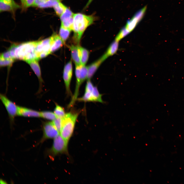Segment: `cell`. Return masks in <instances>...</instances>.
I'll use <instances>...</instances> for the list:
<instances>
[{"label": "cell", "mask_w": 184, "mask_h": 184, "mask_svg": "<svg viewBox=\"0 0 184 184\" xmlns=\"http://www.w3.org/2000/svg\"><path fill=\"white\" fill-rule=\"evenodd\" d=\"M95 19L92 15H87L80 13L74 14L72 31L75 43L78 45L84 31L93 23Z\"/></svg>", "instance_id": "cell-1"}, {"label": "cell", "mask_w": 184, "mask_h": 184, "mask_svg": "<svg viewBox=\"0 0 184 184\" xmlns=\"http://www.w3.org/2000/svg\"><path fill=\"white\" fill-rule=\"evenodd\" d=\"M36 42H29L16 45L14 52L15 59L26 62L39 59L36 51Z\"/></svg>", "instance_id": "cell-2"}, {"label": "cell", "mask_w": 184, "mask_h": 184, "mask_svg": "<svg viewBox=\"0 0 184 184\" xmlns=\"http://www.w3.org/2000/svg\"><path fill=\"white\" fill-rule=\"evenodd\" d=\"M78 115V113L69 112L62 118L60 134L68 142L73 134Z\"/></svg>", "instance_id": "cell-3"}, {"label": "cell", "mask_w": 184, "mask_h": 184, "mask_svg": "<svg viewBox=\"0 0 184 184\" xmlns=\"http://www.w3.org/2000/svg\"><path fill=\"white\" fill-rule=\"evenodd\" d=\"M75 74L76 79V87L74 95L68 106V108H70L74 105L77 99L80 86L86 79H87V66L83 65L81 64L75 65Z\"/></svg>", "instance_id": "cell-4"}, {"label": "cell", "mask_w": 184, "mask_h": 184, "mask_svg": "<svg viewBox=\"0 0 184 184\" xmlns=\"http://www.w3.org/2000/svg\"><path fill=\"white\" fill-rule=\"evenodd\" d=\"M68 142L60 134L54 139L52 145L48 152L49 155L53 157L60 154H68Z\"/></svg>", "instance_id": "cell-5"}, {"label": "cell", "mask_w": 184, "mask_h": 184, "mask_svg": "<svg viewBox=\"0 0 184 184\" xmlns=\"http://www.w3.org/2000/svg\"><path fill=\"white\" fill-rule=\"evenodd\" d=\"M43 136L40 141L42 143L49 139H54L60 133L52 122H47L43 125Z\"/></svg>", "instance_id": "cell-6"}, {"label": "cell", "mask_w": 184, "mask_h": 184, "mask_svg": "<svg viewBox=\"0 0 184 184\" xmlns=\"http://www.w3.org/2000/svg\"><path fill=\"white\" fill-rule=\"evenodd\" d=\"M51 37L36 42V51L40 59L51 53Z\"/></svg>", "instance_id": "cell-7"}, {"label": "cell", "mask_w": 184, "mask_h": 184, "mask_svg": "<svg viewBox=\"0 0 184 184\" xmlns=\"http://www.w3.org/2000/svg\"><path fill=\"white\" fill-rule=\"evenodd\" d=\"M0 99L5 107L10 119L13 121L15 117L17 115V106L6 96L1 94Z\"/></svg>", "instance_id": "cell-8"}, {"label": "cell", "mask_w": 184, "mask_h": 184, "mask_svg": "<svg viewBox=\"0 0 184 184\" xmlns=\"http://www.w3.org/2000/svg\"><path fill=\"white\" fill-rule=\"evenodd\" d=\"M107 58L103 55L98 60L87 66V80H90L101 63Z\"/></svg>", "instance_id": "cell-9"}, {"label": "cell", "mask_w": 184, "mask_h": 184, "mask_svg": "<svg viewBox=\"0 0 184 184\" xmlns=\"http://www.w3.org/2000/svg\"><path fill=\"white\" fill-rule=\"evenodd\" d=\"M17 115L27 117H41L40 112L19 106H17Z\"/></svg>", "instance_id": "cell-10"}, {"label": "cell", "mask_w": 184, "mask_h": 184, "mask_svg": "<svg viewBox=\"0 0 184 184\" xmlns=\"http://www.w3.org/2000/svg\"><path fill=\"white\" fill-rule=\"evenodd\" d=\"M19 7L13 0L10 2H7L4 0H0V11H13L16 10Z\"/></svg>", "instance_id": "cell-11"}, {"label": "cell", "mask_w": 184, "mask_h": 184, "mask_svg": "<svg viewBox=\"0 0 184 184\" xmlns=\"http://www.w3.org/2000/svg\"><path fill=\"white\" fill-rule=\"evenodd\" d=\"M30 65L38 77L39 82V87L38 92H41L42 87L43 80L41 76L40 67L37 60H32L27 62Z\"/></svg>", "instance_id": "cell-12"}, {"label": "cell", "mask_w": 184, "mask_h": 184, "mask_svg": "<svg viewBox=\"0 0 184 184\" xmlns=\"http://www.w3.org/2000/svg\"><path fill=\"white\" fill-rule=\"evenodd\" d=\"M51 38V52H53L62 47L64 44L59 36L54 33L50 37Z\"/></svg>", "instance_id": "cell-13"}, {"label": "cell", "mask_w": 184, "mask_h": 184, "mask_svg": "<svg viewBox=\"0 0 184 184\" xmlns=\"http://www.w3.org/2000/svg\"><path fill=\"white\" fill-rule=\"evenodd\" d=\"M78 45H71L68 46V47L71 51L72 59L75 64V65L81 64Z\"/></svg>", "instance_id": "cell-14"}, {"label": "cell", "mask_w": 184, "mask_h": 184, "mask_svg": "<svg viewBox=\"0 0 184 184\" xmlns=\"http://www.w3.org/2000/svg\"><path fill=\"white\" fill-rule=\"evenodd\" d=\"M73 72H70L64 69L63 78L65 85L66 91L68 95H71L70 84L72 78Z\"/></svg>", "instance_id": "cell-15"}, {"label": "cell", "mask_w": 184, "mask_h": 184, "mask_svg": "<svg viewBox=\"0 0 184 184\" xmlns=\"http://www.w3.org/2000/svg\"><path fill=\"white\" fill-rule=\"evenodd\" d=\"M78 49L81 64L85 65L89 57V52L86 49L79 45Z\"/></svg>", "instance_id": "cell-16"}, {"label": "cell", "mask_w": 184, "mask_h": 184, "mask_svg": "<svg viewBox=\"0 0 184 184\" xmlns=\"http://www.w3.org/2000/svg\"><path fill=\"white\" fill-rule=\"evenodd\" d=\"M119 41L115 40L110 45L104 54L107 57L113 55L117 52L119 47Z\"/></svg>", "instance_id": "cell-17"}, {"label": "cell", "mask_w": 184, "mask_h": 184, "mask_svg": "<svg viewBox=\"0 0 184 184\" xmlns=\"http://www.w3.org/2000/svg\"><path fill=\"white\" fill-rule=\"evenodd\" d=\"M102 95L99 93L97 87L94 86L91 92L90 101L104 103V101L102 99Z\"/></svg>", "instance_id": "cell-18"}, {"label": "cell", "mask_w": 184, "mask_h": 184, "mask_svg": "<svg viewBox=\"0 0 184 184\" xmlns=\"http://www.w3.org/2000/svg\"><path fill=\"white\" fill-rule=\"evenodd\" d=\"M71 30L62 26L60 27L59 36L64 44L69 37Z\"/></svg>", "instance_id": "cell-19"}, {"label": "cell", "mask_w": 184, "mask_h": 184, "mask_svg": "<svg viewBox=\"0 0 184 184\" xmlns=\"http://www.w3.org/2000/svg\"><path fill=\"white\" fill-rule=\"evenodd\" d=\"M53 7L56 14L60 16L64 13L67 8L61 2L57 3Z\"/></svg>", "instance_id": "cell-20"}, {"label": "cell", "mask_w": 184, "mask_h": 184, "mask_svg": "<svg viewBox=\"0 0 184 184\" xmlns=\"http://www.w3.org/2000/svg\"><path fill=\"white\" fill-rule=\"evenodd\" d=\"M41 117L49 120L53 121L57 117L54 112L49 111L40 112Z\"/></svg>", "instance_id": "cell-21"}, {"label": "cell", "mask_w": 184, "mask_h": 184, "mask_svg": "<svg viewBox=\"0 0 184 184\" xmlns=\"http://www.w3.org/2000/svg\"><path fill=\"white\" fill-rule=\"evenodd\" d=\"M139 22L137 20L133 17L127 21L125 27L131 32L134 29Z\"/></svg>", "instance_id": "cell-22"}, {"label": "cell", "mask_w": 184, "mask_h": 184, "mask_svg": "<svg viewBox=\"0 0 184 184\" xmlns=\"http://www.w3.org/2000/svg\"><path fill=\"white\" fill-rule=\"evenodd\" d=\"M74 14L70 9L67 7L65 12L60 16L61 22L67 20L73 17Z\"/></svg>", "instance_id": "cell-23"}, {"label": "cell", "mask_w": 184, "mask_h": 184, "mask_svg": "<svg viewBox=\"0 0 184 184\" xmlns=\"http://www.w3.org/2000/svg\"><path fill=\"white\" fill-rule=\"evenodd\" d=\"M54 113L57 117L61 118H63L65 114L63 108L57 104H56Z\"/></svg>", "instance_id": "cell-24"}, {"label": "cell", "mask_w": 184, "mask_h": 184, "mask_svg": "<svg viewBox=\"0 0 184 184\" xmlns=\"http://www.w3.org/2000/svg\"><path fill=\"white\" fill-rule=\"evenodd\" d=\"M62 0H47L43 4L40 6V8H46L53 7L56 4Z\"/></svg>", "instance_id": "cell-25"}, {"label": "cell", "mask_w": 184, "mask_h": 184, "mask_svg": "<svg viewBox=\"0 0 184 184\" xmlns=\"http://www.w3.org/2000/svg\"><path fill=\"white\" fill-rule=\"evenodd\" d=\"M130 32L125 27L123 28L117 34L115 40L119 41L120 40L128 34Z\"/></svg>", "instance_id": "cell-26"}, {"label": "cell", "mask_w": 184, "mask_h": 184, "mask_svg": "<svg viewBox=\"0 0 184 184\" xmlns=\"http://www.w3.org/2000/svg\"><path fill=\"white\" fill-rule=\"evenodd\" d=\"M146 6L144 7L137 12L133 16L139 22L143 18L146 11Z\"/></svg>", "instance_id": "cell-27"}, {"label": "cell", "mask_w": 184, "mask_h": 184, "mask_svg": "<svg viewBox=\"0 0 184 184\" xmlns=\"http://www.w3.org/2000/svg\"><path fill=\"white\" fill-rule=\"evenodd\" d=\"M13 59H0V65L1 67L6 66H10L14 61Z\"/></svg>", "instance_id": "cell-28"}, {"label": "cell", "mask_w": 184, "mask_h": 184, "mask_svg": "<svg viewBox=\"0 0 184 184\" xmlns=\"http://www.w3.org/2000/svg\"><path fill=\"white\" fill-rule=\"evenodd\" d=\"M62 121V118L57 117L52 122L55 127L60 132V133L61 128Z\"/></svg>", "instance_id": "cell-29"}, {"label": "cell", "mask_w": 184, "mask_h": 184, "mask_svg": "<svg viewBox=\"0 0 184 184\" xmlns=\"http://www.w3.org/2000/svg\"><path fill=\"white\" fill-rule=\"evenodd\" d=\"M35 0H21L23 6L27 8L32 6Z\"/></svg>", "instance_id": "cell-30"}, {"label": "cell", "mask_w": 184, "mask_h": 184, "mask_svg": "<svg viewBox=\"0 0 184 184\" xmlns=\"http://www.w3.org/2000/svg\"><path fill=\"white\" fill-rule=\"evenodd\" d=\"M0 59H14L11 56L9 50L6 52L1 54L0 55Z\"/></svg>", "instance_id": "cell-31"}, {"label": "cell", "mask_w": 184, "mask_h": 184, "mask_svg": "<svg viewBox=\"0 0 184 184\" xmlns=\"http://www.w3.org/2000/svg\"><path fill=\"white\" fill-rule=\"evenodd\" d=\"M47 0H35L32 6L39 7L44 4Z\"/></svg>", "instance_id": "cell-32"}, {"label": "cell", "mask_w": 184, "mask_h": 184, "mask_svg": "<svg viewBox=\"0 0 184 184\" xmlns=\"http://www.w3.org/2000/svg\"><path fill=\"white\" fill-rule=\"evenodd\" d=\"M92 0H89L88 2V3H87V4L86 5V7H87L88 6V5L90 4V3L92 1Z\"/></svg>", "instance_id": "cell-33"}, {"label": "cell", "mask_w": 184, "mask_h": 184, "mask_svg": "<svg viewBox=\"0 0 184 184\" xmlns=\"http://www.w3.org/2000/svg\"><path fill=\"white\" fill-rule=\"evenodd\" d=\"M0 182H1V183L5 184V183H6V182L5 181H4L3 180H1V181H0Z\"/></svg>", "instance_id": "cell-34"}, {"label": "cell", "mask_w": 184, "mask_h": 184, "mask_svg": "<svg viewBox=\"0 0 184 184\" xmlns=\"http://www.w3.org/2000/svg\"><path fill=\"white\" fill-rule=\"evenodd\" d=\"M5 1H6L7 2H10L12 0H4Z\"/></svg>", "instance_id": "cell-35"}]
</instances>
